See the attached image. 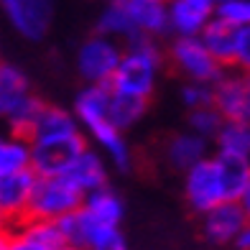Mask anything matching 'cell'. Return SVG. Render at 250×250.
Listing matches in <instances>:
<instances>
[{
    "instance_id": "cell-1",
    "label": "cell",
    "mask_w": 250,
    "mask_h": 250,
    "mask_svg": "<svg viewBox=\"0 0 250 250\" xmlns=\"http://www.w3.org/2000/svg\"><path fill=\"white\" fill-rule=\"evenodd\" d=\"M158 64H161V51L156 49L148 33H138L135 39L128 41V51L120 56V64L112 72L107 87L112 92L151 100Z\"/></svg>"
},
{
    "instance_id": "cell-2",
    "label": "cell",
    "mask_w": 250,
    "mask_h": 250,
    "mask_svg": "<svg viewBox=\"0 0 250 250\" xmlns=\"http://www.w3.org/2000/svg\"><path fill=\"white\" fill-rule=\"evenodd\" d=\"M107 102H110V87L107 84H92L77 97V115L89 128V133L105 146L107 153L112 156L120 168L130 166V153L128 146L123 143V135L107 118Z\"/></svg>"
},
{
    "instance_id": "cell-3",
    "label": "cell",
    "mask_w": 250,
    "mask_h": 250,
    "mask_svg": "<svg viewBox=\"0 0 250 250\" xmlns=\"http://www.w3.org/2000/svg\"><path fill=\"white\" fill-rule=\"evenodd\" d=\"M82 202H84V191L74 181L66 179L64 174L39 176L36 184H33V194H31L23 220H36V217L56 220V217H64V214L79 209Z\"/></svg>"
},
{
    "instance_id": "cell-4",
    "label": "cell",
    "mask_w": 250,
    "mask_h": 250,
    "mask_svg": "<svg viewBox=\"0 0 250 250\" xmlns=\"http://www.w3.org/2000/svg\"><path fill=\"white\" fill-rule=\"evenodd\" d=\"M171 64L181 74H187L191 82H217L225 66L214 59V56L207 51V46L202 43L199 36H179L171 43Z\"/></svg>"
},
{
    "instance_id": "cell-5",
    "label": "cell",
    "mask_w": 250,
    "mask_h": 250,
    "mask_svg": "<svg viewBox=\"0 0 250 250\" xmlns=\"http://www.w3.org/2000/svg\"><path fill=\"white\" fill-rule=\"evenodd\" d=\"M84 151V141L79 133L59 135V138H43L31 143V168L39 176L64 174L72 161Z\"/></svg>"
},
{
    "instance_id": "cell-6",
    "label": "cell",
    "mask_w": 250,
    "mask_h": 250,
    "mask_svg": "<svg viewBox=\"0 0 250 250\" xmlns=\"http://www.w3.org/2000/svg\"><path fill=\"white\" fill-rule=\"evenodd\" d=\"M36 179H39V174L31 166L0 174V217H3L5 227H16L26 217Z\"/></svg>"
},
{
    "instance_id": "cell-7",
    "label": "cell",
    "mask_w": 250,
    "mask_h": 250,
    "mask_svg": "<svg viewBox=\"0 0 250 250\" xmlns=\"http://www.w3.org/2000/svg\"><path fill=\"white\" fill-rule=\"evenodd\" d=\"M187 199L194 212H207L225 199L214 158H199L194 166L187 168Z\"/></svg>"
},
{
    "instance_id": "cell-8",
    "label": "cell",
    "mask_w": 250,
    "mask_h": 250,
    "mask_svg": "<svg viewBox=\"0 0 250 250\" xmlns=\"http://www.w3.org/2000/svg\"><path fill=\"white\" fill-rule=\"evenodd\" d=\"M0 5H3L13 28L23 33L26 39L39 41L46 36L54 13L51 0H0Z\"/></svg>"
},
{
    "instance_id": "cell-9",
    "label": "cell",
    "mask_w": 250,
    "mask_h": 250,
    "mask_svg": "<svg viewBox=\"0 0 250 250\" xmlns=\"http://www.w3.org/2000/svg\"><path fill=\"white\" fill-rule=\"evenodd\" d=\"M120 49L105 36L89 39L79 51V72L92 84H107L120 64Z\"/></svg>"
},
{
    "instance_id": "cell-10",
    "label": "cell",
    "mask_w": 250,
    "mask_h": 250,
    "mask_svg": "<svg viewBox=\"0 0 250 250\" xmlns=\"http://www.w3.org/2000/svg\"><path fill=\"white\" fill-rule=\"evenodd\" d=\"M212 105L222 120H250V84L245 77L220 74L212 82Z\"/></svg>"
},
{
    "instance_id": "cell-11",
    "label": "cell",
    "mask_w": 250,
    "mask_h": 250,
    "mask_svg": "<svg viewBox=\"0 0 250 250\" xmlns=\"http://www.w3.org/2000/svg\"><path fill=\"white\" fill-rule=\"evenodd\" d=\"M202 214H204L202 232L214 245L232 243V237L237 235V230L248 222V217H245V212H243V207H240L237 199H222V202H217L214 207H209L207 212H202Z\"/></svg>"
},
{
    "instance_id": "cell-12",
    "label": "cell",
    "mask_w": 250,
    "mask_h": 250,
    "mask_svg": "<svg viewBox=\"0 0 250 250\" xmlns=\"http://www.w3.org/2000/svg\"><path fill=\"white\" fill-rule=\"evenodd\" d=\"M214 16V0H168V28L179 36H199Z\"/></svg>"
},
{
    "instance_id": "cell-13",
    "label": "cell",
    "mask_w": 250,
    "mask_h": 250,
    "mask_svg": "<svg viewBox=\"0 0 250 250\" xmlns=\"http://www.w3.org/2000/svg\"><path fill=\"white\" fill-rule=\"evenodd\" d=\"M199 39L222 66H235V54H237V28L235 26L212 16L207 21V26L199 31Z\"/></svg>"
},
{
    "instance_id": "cell-14",
    "label": "cell",
    "mask_w": 250,
    "mask_h": 250,
    "mask_svg": "<svg viewBox=\"0 0 250 250\" xmlns=\"http://www.w3.org/2000/svg\"><path fill=\"white\" fill-rule=\"evenodd\" d=\"M123 8L128 10L135 28L148 36L168 31V0H123Z\"/></svg>"
},
{
    "instance_id": "cell-15",
    "label": "cell",
    "mask_w": 250,
    "mask_h": 250,
    "mask_svg": "<svg viewBox=\"0 0 250 250\" xmlns=\"http://www.w3.org/2000/svg\"><path fill=\"white\" fill-rule=\"evenodd\" d=\"M214 164H217V174H220V181H222L225 199H237L243 194L245 184L250 181V158L220 151L217 158H214Z\"/></svg>"
},
{
    "instance_id": "cell-16",
    "label": "cell",
    "mask_w": 250,
    "mask_h": 250,
    "mask_svg": "<svg viewBox=\"0 0 250 250\" xmlns=\"http://www.w3.org/2000/svg\"><path fill=\"white\" fill-rule=\"evenodd\" d=\"M204 138L197 133H179L174 138L166 141V161L168 166L179 168V171H187L189 166H194L199 158H204Z\"/></svg>"
},
{
    "instance_id": "cell-17",
    "label": "cell",
    "mask_w": 250,
    "mask_h": 250,
    "mask_svg": "<svg viewBox=\"0 0 250 250\" xmlns=\"http://www.w3.org/2000/svg\"><path fill=\"white\" fill-rule=\"evenodd\" d=\"M64 176L69 179V181H74V184L82 189V191L100 189V187H105V181H107V174H105L102 161L92 151H87V148L72 161V166L64 171Z\"/></svg>"
},
{
    "instance_id": "cell-18",
    "label": "cell",
    "mask_w": 250,
    "mask_h": 250,
    "mask_svg": "<svg viewBox=\"0 0 250 250\" xmlns=\"http://www.w3.org/2000/svg\"><path fill=\"white\" fill-rule=\"evenodd\" d=\"M148 97H135V95H123L110 89V102H107V118L118 130L130 128V125L146 115L148 110Z\"/></svg>"
},
{
    "instance_id": "cell-19",
    "label": "cell",
    "mask_w": 250,
    "mask_h": 250,
    "mask_svg": "<svg viewBox=\"0 0 250 250\" xmlns=\"http://www.w3.org/2000/svg\"><path fill=\"white\" fill-rule=\"evenodd\" d=\"M72 133H77L74 118L69 115V112H64L59 107H51V105H43L36 123H33V141L59 138V135H72Z\"/></svg>"
},
{
    "instance_id": "cell-20",
    "label": "cell",
    "mask_w": 250,
    "mask_h": 250,
    "mask_svg": "<svg viewBox=\"0 0 250 250\" xmlns=\"http://www.w3.org/2000/svg\"><path fill=\"white\" fill-rule=\"evenodd\" d=\"M82 207L92 214V220H97L105 227H118V222L123 217V202L105 187L89 191V197L82 202Z\"/></svg>"
},
{
    "instance_id": "cell-21",
    "label": "cell",
    "mask_w": 250,
    "mask_h": 250,
    "mask_svg": "<svg viewBox=\"0 0 250 250\" xmlns=\"http://www.w3.org/2000/svg\"><path fill=\"white\" fill-rule=\"evenodd\" d=\"M26 95H28L26 74L10 64H0V115L8 118Z\"/></svg>"
},
{
    "instance_id": "cell-22",
    "label": "cell",
    "mask_w": 250,
    "mask_h": 250,
    "mask_svg": "<svg viewBox=\"0 0 250 250\" xmlns=\"http://www.w3.org/2000/svg\"><path fill=\"white\" fill-rule=\"evenodd\" d=\"M97 31L102 36H123L125 41H130V39L138 36V33H143V31L135 28V23L130 21L128 10L123 8V0H107V8L102 10V16H100Z\"/></svg>"
},
{
    "instance_id": "cell-23",
    "label": "cell",
    "mask_w": 250,
    "mask_h": 250,
    "mask_svg": "<svg viewBox=\"0 0 250 250\" xmlns=\"http://www.w3.org/2000/svg\"><path fill=\"white\" fill-rule=\"evenodd\" d=\"M18 232H23L28 237H33V240H39L41 245H46L49 250H59L66 243V235L62 230L59 220H49V217H36V220H23L16 225Z\"/></svg>"
},
{
    "instance_id": "cell-24",
    "label": "cell",
    "mask_w": 250,
    "mask_h": 250,
    "mask_svg": "<svg viewBox=\"0 0 250 250\" xmlns=\"http://www.w3.org/2000/svg\"><path fill=\"white\" fill-rule=\"evenodd\" d=\"M214 138L220 151L250 158V120H225Z\"/></svg>"
},
{
    "instance_id": "cell-25",
    "label": "cell",
    "mask_w": 250,
    "mask_h": 250,
    "mask_svg": "<svg viewBox=\"0 0 250 250\" xmlns=\"http://www.w3.org/2000/svg\"><path fill=\"white\" fill-rule=\"evenodd\" d=\"M31 166V148L28 143L18 141V138H0V174L8 171H18V168Z\"/></svg>"
},
{
    "instance_id": "cell-26",
    "label": "cell",
    "mask_w": 250,
    "mask_h": 250,
    "mask_svg": "<svg viewBox=\"0 0 250 250\" xmlns=\"http://www.w3.org/2000/svg\"><path fill=\"white\" fill-rule=\"evenodd\" d=\"M222 115L217 110H214V105H207V107H194L189 115V125L191 130H194L197 135H202V138H212V135H217V130L222 128Z\"/></svg>"
},
{
    "instance_id": "cell-27",
    "label": "cell",
    "mask_w": 250,
    "mask_h": 250,
    "mask_svg": "<svg viewBox=\"0 0 250 250\" xmlns=\"http://www.w3.org/2000/svg\"><path fill=\"white\" fill-rule=\"evenodd\" d=\"M214 16L235 28H243L250 23V0H220L214 3Z\"/></svg>"
},
{
    "instance_id": "cell-28",
    "label": "cell",
    "mask_w": 250,
    "mask_h": 250,
    "mask_svg": "<svg viewBox=\"0 0 250 250\" xmlns=\"http://www.w3.org/2000/svg\"><path fill=\"white\" fill-rule=\"evenodd\" d=\"M181 100L189 110L194 107H207L212 105V84L207 82H189L184 89H181Z\"/></svg>"
},
{
    "instance_id": "cell-29",
    "label": "cell",
    "mask_w": 250,
    "mask_h": 250,
    "mask_svg": "<svg viewBox=\"0 0 250 250\" xmlns=\"http://www.w3.org/2000/svg\"><path fill=\"white\" fill-rule=\"evenodd\" d=\"M235 66L250 72V23L237 28V54H235Z\"/></svg>"
},
{
    "instance_id": "cell-30",
    "label": "cell",
    "mask_w": 250,
    "mask_h": 250,
    "mask_svg": "<svg viewBox=\"0 0 250 250\" xmlns=\"http://www.w3.org/2000/svg\"><path fill=\"white\" fill-rule=\"evenodd\" d=\"M8 250H49L46 245H41L39 240H33V237L23 235V232H13L10 230V243H8Z\"/></svg>"
},
{
    "instance_id": "cell-31",
    "label": "cell",
    "mask_w": 250,
    "mask_h": 250,
    "mask_svg": "<svg viewBox=\"0 0 250 250\" xmlns=\"http://www.w3.org/2000/svg\"><path fill=\"white\" fill-rule=\"evenodd\" d=\"M232 243H235L237 250H250V220L237 230V235L232 237Z\"/></svg>"
},
{
    "instance_id": "cell-32",
    "label": "cell",
    "mask_w": 250,
    "mask_h": 250,
    "mask_svg": "<svg viewBox=\"0 0 250 250\" xmlns=\"http://www.w3.org/2000/svg\"><path fill=\"white\" fill-rule=\"evenodd\" d=\"M237 202H240V207H243V212H245V217L250 220V181L245 184V189H243V194L237 197Z\"/></svg>"
},
{
    "instance_id": "cell-33",
    "label": "cell",
    "mask_w": 250,
    "mask_h": 250,
    "mask_svg": "<svg viewBox=\"0 0 250 250\" xmlns=\"http://www.w3.org/2000/svg\"><path fill=\"white\" fill-rule=\"evenodd\" d=\"M8 243H10V230L0 227V250H8Z\"/></svg>"
},
{
    "instance_id": "cell-34",
    "label": "cell",
    "mask_w": 250,
    "mask_h": 250,
    "mask_svg": "<svg viewBox=\"0 0 250 250\" xmlns=\"http://www.w3.org/2000/svg\"><path fill=\"white\" fill-rule=\"evenodd\" d=\"M59 250H84V248H79V245H64V248H59Z\"/></svg>"
},
{
    "instance_id": "cell-35",
    "label": "cell",
    "mask_w": 250,
    "mask_h": 250,
    "mask_svg": "<svg viewBox=\"0 0 250 250\" xmlns=\"http://www.w3.org/2000/svg\"><path fill=\"white\" fill-rule=\"evenodd\" d=\"M245 79H248V84H250V72H248V74H245Z\"/></svg>"
},
{
    "instance_id": "cell-36",
    "label": "cell",
    "mask_w": 250,
    "mask_h": 250,
    "mask_svg": "<svg viewBox=\"0 0 250 250\" xmlns=\"http://www.w3.org/2000/svg\"><path fill=\"white\" fill-rule=\"evenodd\" d=\"M0 227H5V225H3V217H0Z\"/></svg>"
},
{
    "instance_id": "cell-37",
    "label": "cell",
    "mask_w": 250,
    "mask_h": 250,
    "mask_svg": "<svg viewBox=\"0 0 250 250\" xmlns=\"http://www.w3.org/2000/svg\"><path fill=\"white\" fill-rule=\"evenodd\" d=\"M214 3H220V0H214Z\"/></svg>"
}]
</instances>
